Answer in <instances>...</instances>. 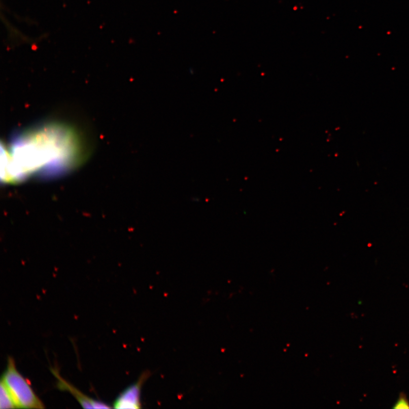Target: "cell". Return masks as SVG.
Wrapping results in <instances>:
<instances>
[{
	"label": "cell",
	"instance_id": "obj_4",
	"mask_svg": "<svg viewBox=\"0 0 409 409\" xmlns=\"http://www.w3.org/2000/svg\"><path fill=\"white\" fill-rule=\"evenodd\" d=\"M55 376L58 379L57 386L59 389L65 390L71 393L76 400L79 401L81 406L85 409H109L110 408L107 404L91 399V398L84 395L79 391L73 386L63 379L58 372L55 370H52Z\"/></svg>",
	"mask_w": 409,
	"mask_h": 409
},
{
	"label": "cell",
	"instance_id": "obj_5",
	"mask_svg": "<svg viewBox=\"0 0 409 409\" xmlns=\"http://www.w3.org/2000/svg\"><path fill=\"white\" fill-rule=\"evenodd\" d=\"M17 408L13 397L4 382L1 380L0 384V409Z\"/></svg>",
	"mask_w": 409,
	"mask_h": 409
},
{
	"label": "cell",
	"instance_id": "obj_6",
	"mask_svg": "<svg viewBox=\"0 0 409 409\" xmlns=\"http://www.w3.org/2000/svg\"><path fill=\"white\" fill-rule=\"evenodd\" d=\"M395 409H409V404L405 396H401L399 401L394 407Z\"/></svg>",
	"mask_w": 409,
	"mask_h": 409
},
{
	"label": "cell",
	"instance_id": "obj_2",
	"mask_svg": "<svg viewBox=\"0 0 409 409\" xmlns=\"http://www.w3.org/2000/svg\"><path fill=\"white\" fill-rule=\"evenodd\" d=\"M1 380L9 389L17 408H45L32 389L31 383L18 371L14 359L10 357L7 360Z\"/></svg>",
	"mask_w": 409,
	"mask_h": 409
},
{
	"label": "cell",
	"instance_id": "obj_3",
	"mask_svg": "<svg viewBox=\"0 0 409 409\" xmlns=\"http://www.w3.org/2000/svg\"><path fill=\"white\" fill-rule=\"evenodd\" d=\"M149 373H144L135 384L122 392L114 403L115 409H140L141 389L149 377Z\"/></svg>",
	"mask_w": 409,
	"mask_h": 409
},
{
	"label": "cell",
	"instance_id": "obj_1",
	"mask_svg": "<svg viewBox=\"0 0 409 409\" xmlns=\"http://www.w3.org/2000/svg\"><path fill=\"white\" fill-rule=\"evenodd\" d=\"M83 144L72 128L48 123L17 133L3 150L5 177L12 180L33 173L60 174L84 157Z\"/></svg>",
	"mask_w": 409,
	"mask_h": 409
}]
</instances>
